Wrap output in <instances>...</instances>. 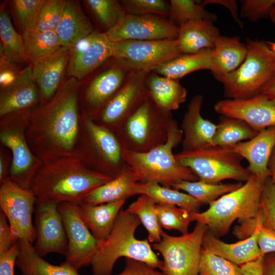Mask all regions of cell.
I'll list each match as a JSON object with an SVG mask.
<instances>
[{
	"label": "cell",
	"mask_w": 275,
	"mask_h": 275,
	"mask_svg": "<svg viewBox=\"0 0 275 275\" xmlns=\"http://www.w3.org/2000/svg\"><path fill=\"white\" fill-rule=\"evenodd\" d=\"M78 83L71 77L28 118L26 136L43 157L54 160L71 156L78 129Z\"/></svg>",
	"instance_id": "6da1fadb"
},
{
	"label": "cell",
	"mask_w": 275,
	"mask_h": 275,
	"mask_svg": "<svg viewBox=\"0 0 275 275\" xmlns=\"http://www.w3.org/2000/svg\"><path fill=\"white\" fill-rule=\"evenodd\" d=\"M112 179L70 156L48 162L36 174L30 188L36 200L79 205L89 193Z\"/></svg>",
	"instance_id": "7a4b0ae2"
},
{
	"label": "cell",
	"mask_w": 275,
	"mask_h": 275,
	"mask_svg": "<svg viewBox=\"0 0 275 275\" xmlns=\"http://www.w3.org/2000/svg\"><path fill=\"white\" fill-rule=\"evenodd\" d=\"M141 224L139 218L126 209L119 213L112 230L100 245L91 265L93 275H112L119 258L125 257L160 269L162 261L153 251L148 239H138L135 232Z\"/></svg>",
	"instance_id": "3957f363"
},
{
	"label": "cell",
	"mask_w": 275,
	"mask_h": 275,
	"mask_svg": "<svg viewBox=\"0 0 275 275\" xmlns=\"http://www.w3.org/2000/svg\"><path fill=\"white\" fill-rule=\"evenodd\" d=\"M182 139V131L174 120L164 144L145 152L123 148V158L139 176L140 182H155L172 188L183 181H198V177L190 169L180 165L173 153V149L181 143Z\"/></svg>",
	"instance_id": "277c9868"
},
{
	"label": "cell",
	"mask_w": 275,
	"mask_h": 275,
	"mask_svg": "<svg viewBox=\"0 0 275 275\" xmlns=\"http://www.w3.org/2000/svg\"><path fill=\"white\" fill-rule=\"evenodd\" d=\"M265 181L252 174L241 187L210 204L202 212H193L194 221L205 225L216 237L226 235L236 219L255 217Z\"/></svg>",
	"instance_id": "5b68a950"
},
{
	"label": "cell",
	"mask_w": 275,
	"mask_h": 275,
	"mask_svg": "<svg viewBox=\"0 0 275 275\" xmlns=\"http://www.w3.org/2000/svg\"><path fill=\"white\" fill-rule=\"evenodd\" d=\"M246 58L234 72L217 79L227 99H245L260 94L275 75V53L263 40L247 38Z\"/></svg>",
	"instance_id": "8992f818"
},
{
	"label": "cell",
	"mask_w": 275,
	"mask_h": 275,
	"mask_svg": "<svg viewBox=\"0 0 275 275\" xmlns=\"http://www.w3.org/2000/svg\"><path fill=\"white\" fill-rule=\"evenodd\" d=\"M174 120L172 112L158 107L149 96L115 135L124 149L147 152L167 142Z\"/></svg>",
	"instance_id": "52a82bcc"
},
{
	"label": "cell",
	"mask_w": 275,
	"mask_h": 275,
	"mask_svg": "<svg viewBox=\"0 0 275 275\" xmlns=\"http://www.w3.org/2000/svg\"><path fill=\"white\" fill-rule=\"evenodd\" d=\"M177 161L190 169L199 180L218 184L226 179L245 182L252 174L241 163L243 158L230 147L212 146L174 154Z\"/></svg>",
	"instance_id": "ba28073f"
},
{
	"label": "cell",
	"mask_w": 275,
	"mask_h": 275,
	"mask_svg": "<svg viewBox=\"0 0 275 275\" xmlns=\"http://www.w3.org/2000/svg\"><path fill=\"white\" fill-rule=\"evenodd\" d=\"M207 229L205 225L197 223L191 233L180 236L162 232L160 241L152 247L162 256L160 270L165 275H199L203 237Z\"/></svg>",
	"instance_id": "9c48e42d"
},
{
	"label": "cell",
	"mask_w": 275,
	"mask_h": 275,
	"mask_svg": "<svg viewBox=\"0 0 275 275\" xmlns=\"http://www.w3.org/2000/svg\"><path fill=\"white\" fill-rule=\"evenodd\" d=\"M36 198L30 188L19 185L9 178L1 182L0 207L6 215L17 240L33 243L36 239L32 215Z\"/></svg>",
	"instance_id": "30bf717a"
},
{
	"label": "cell",
	"mask_w": 275,
	"mask_h": 275,
	"mask_svg": "<svg viewBox=\"0 0 275 275\" xmlns=\"http://www.w3.org/2000/svg\"><path fill=\"white\" fill-rule=\"evenodd\" d=\"M149 71L136 70L131 74L97 117L99 122L97 124L115 135L118 132L129 117L149 97L146 79Z\"/></svg>",
	"instance_id": "8fae6325"
},
{
	"label": "cell",
	"mask_w": 275,
	"mask_h": 275,
	"mask_svg": "<svg viewBox=\"0 0 275 275\" xmlns=\"http://www.w3.org/2000/svg\"><path fill=\"white\" fill-rule=\"evenodd\" d=\"M85 126L90 144L89 166L112 178L116 177L127 165L120 142L113 132L89 118L85 119Z\"/></svg>",
	"instance_id": "7c38bea8"
},
{
	"label": "cell",
	"mask_w": 275,
	"mask_h": 275,
	"mask_svg": "<svg viewBox=\"0 0 275 275\" xmlns=\"http://www.w3.org/2000/svg\"><path fill=\"white\" fill-rule=\"evenodd\" d=\"M58 209L68 239L65 261L78 270L91 264L101 242L93 235L82 219L78 205L60 203Z\"/></svg>",
	"instance_id": "4fadbf2b"
},
{
	"label": "cell",
	"mask_w": 275,
	"mask_h": 275,
	"mask_svg": "<svg viewBox=\"0 0 275 275\" xmlns=\"http://www.w3.org/2000/svg\"><path fill=\"white\" fill-rule=\"evenodd\" d=\"M26 117H11L1 123V142L12 153V162L9 178L22 187L30 188L35 177L36 159L26 143L24 132Z\"/></svg>",
	"instance_id": "5bb4252c"
},
{
	"label": "cell",
	"mask_w": 275,
	"mask_h": 275,
	"mask_svg": "<svg viewBox=\"0 0 275 275\" xmlns=\"http://www.w3.org/2000/svg\"><path fill=\"white\" fill-rule=\"evenodd\" d=\"M181 54L177 39L113 43V57L126 61L136 70L151 71Z\"/></svg>",
	"instance_id": "9a60e30c"
},
{
	"label": "cell",
	"mask_w": 275,
	"mask_h": 275,
	"mask_svg": "<svg viewBox=\"0 0 275 275\" xmlns=\"http://www.w3.org/2000/svg\"><path fill=\"white\" fill-rule=\"evenodd\" d=\"M179 26L170 19L156 15L127 13L113 28L105 33L113 43L125 40L177 39Z\"/></svg>",
	"instance_id": "2e32d148"
},
{
	"label": "cell",
	"mask_w": 275,
	"mask_h": 275,
	"mask_svg": "<svg viewBox=\"0 0 275 275\" xmlns=\"http://www.w3.org/2000/svg\"><path fill=\"white\" fill-rule=\"evenodd\" d=\"M58 204L53 201L36 200L34 248L42 257L52 253L66 256L68 252V239Z\"/></svg>",
	"instance_id": "e0dca14e"
},
{
	"label": "cell",
	"mask_w": 275,
	"mask_h": 275,
	"mask_svg": "<svg viewBox=\"0 0 275 275\" xmlns=\"http://www.w3.org/2000/svg\"><path fill=\"white\" fill-rule=\"evenodd\" d=\"M135 70L126 61L113 57L109 59V64L94 75L85 93L93 116L97 118Z\"/></svg>",
	"instance_id": "ac0fdd59"
},
{
	"label": "cell",
	"mask_w": 275,
	"mask_h": 275,
	"mask_svg": "<svg viewBox=\"0 0 275 275\" xmlns=\"http://www.w3.org/2000/svg\"><path fill=\"white\" fill-rule=\"evenodd\" d=\"M113 43L103 32L95 30L70 50L67 74L82 79L113 57Z\"/></svg>",
	"instance_id": "d6986e66"
},
{
	"label": "cell",
	"mask_w": 275,
	"mask_h": 275,
	"mask_svg": "<svg viewBox=\"0 0 275 275\" xmlns=\"http://www.w3.org/2000/svg\"><path fill=\"white\" fill-rule=\"evenodd\" d=\"M214 109L222 116L244 121L258 132L275 126V102L262 94L245 99L220 100Z\"/></svg>",
	"instance_id": "ffe728a7"
},
{
	"label": "cell",
	"mask_w": 275,
	"mask_h": 275,
	"mask_svg": "<svg viewBox=\"0 0 275 275\" xmlns=\"http://www.w3.org/2000/svg\"><path fill=\"white\" fill-rule=\"evenodd\" d=\"M203 99L202 95H197L187 106L180 126L183 133L182 151H193L215 146L213 139L216 124L201 116Z\"/></svg>",
	"instance_id": "44dd1931"
},
{
	"label": "cell",
	"mask_w": 275,
	"mask_h": 275,
	"mask_svg": "<svg viewBox=\"0 0 275 275\" xmlns=\"http://www.w3.org/2000/svg\"><path fill=\"white\" fill-rule=\"evenodd\" d=\"M275 145V126L259 131L254 137L230 147L249 162L252 174L265 181L269 177L268 163Z\"/></svg>",
	"instance_id": "7402d4cb"
},
{
	"label": "cell",
	"mask_w": 275,
	"mask_h": 275,
	"mask_svg": "<svg viewBox=\"0 0 275 275\" xmlns=\"http://www.w3.org/2000/svg\"><path fill=\"white\" fill-rule=\"evenodd\" d=\"M70 50L61 46L53 52L31 62L34 79L45 98L52 97L59 88L67 69Z\"/></svg>",
	"instance_id": "603a6c76"
},
{
	"label": "cell",
	"mask_w": 275,
	"mask_h": 275,
	"mask_svg": "<svg viewBox=\"0 0 275 275\" xmlns=\"http://www.w3.org/2000/svg\"><path fill=\"white\" fill-rule=\"evenodd\" d=\"M258 226L251 236L228 243L221 240L207 229L203 241V248L239 266L262 256L257 242Z\"/></svg>",
	"instance_id": "cb8c5ba5"
},
{
	"label": "cell",
	"mask_w": 275,
	"mask_h": 275,
	"mask_svg": "<svg viewBox=\"0 0 275 275\" xmlns=\"http://www.w3.org/2000/svg\"><path fill=\"white\" fill-rule=\"evenodd\" d=\"M37 85L31 65L25 67L13 84L1 90L0 116L19 112L35 103L38 96Z\"/></svg>",
	"instance_id": "d4e9b609"
},
{
	"label": "cell",
	"mask_w": 275,
	"mask_h": 275,
	"mask_svg": "<svg viewBox=\"0 0 275 275\" xmlns=\"http://www.w3.org/2000/svg\"><path fill=\"white\" fill-rule=\"evenodd\" d=\"M248 53L245 43L238 36L220 35L212 49L211 73L215 78L228 75L236 70L243 62Z\"/></svg>",
	"instance_id": "484cf974"
},
{
	"label": "cell",
	"mask_w": 275,
	"mask_h": 275,
	"mask_svg": "<svg viewBox=\"0 0 275 275\" xmlns=\"http://www.w3.org/2000/svg\"><path fill=\"white\" fill-rule=\"evenodd\" d=\"M208 20L189 21L179 26L177 38L182 54H191L206 49H213L219 30Z\"/></svg>",
	"instance_id": "4316f807"
},
{
	"label": "cell",
	"mask_w": 275,
	"mask_h": 275,
	"mask_svg": "<svg viewBox=\"0 0 275 275\" xmlns=\"http://www.w3.org/2000/svg\"><path fill=\"white\" fill-rule=\"evenodd\" d=\"M139 182V176L127 165L116 177L89 193L82 203L98 205L127 200L136 195V186Z\"/></svg>",
	"instance_id": "83f0119b"
},
{
	"label": "cell",
	"mask_w": 275,
	"mask_h": 275,
	"mask_svg": "<svg viewBox=\"0 0 275 275\" xmlns=\"http://www.w3.org/2000/svg\"><path fill=\"white\" fill-rule=\"evenodd\" d=\"M126 200L98 205L86 203L78 205L82 219L98 241L103 242L107 238Z\"/></svg>",
	"instance_id": "f1b7e54d"
},
{
	"label": "cell",
	"mask_w": 275,
	"mask_h": 275,
	"mask_svg": "<svg viewBox=\"0 0 275 275\" xmlns=\"http://www.w3.org/2000/svg\"><path fill=\"white\" fill-rule=\"evenodd\" d=\"M95 30L79 3L66 1L62 16L56 30L62 46L71 48Z\"/></svg>",
	"instance_id": "f546056e"
},
{
	"label": "cell",
	"mask_w": 275,
	"mask_h": 275,
	"mask_svg": "<svg viewBox=\"0 0 275 275\" xmlns=\"http://www.w3.org/2000/svg\"><path fill=\"white\" fill-rule=\"evenodd\" d=\"M149 96L161 109L172 112L178 109L187 98L186 89L179 80L149 71L146 76Z\"/></svg>",
	"instance_id": "4dcf8cb0"
},
{
	"label": "cell",
	"mask_w": 275,
	"mask_h": 275,
	"mask_svg": "<svg viewBox=\"0 0 275 275\" xmlns=\"http://www.w3.org/2000/svg\"><path fill=\"white\" fill-rule=\"evenodd\" d=\"M18 243L19 252L16 266L21 275H80L77 269L66 261L59 265L47 262L28 241L19 240Z\"/></svg>",
	"instance_id": "1f68e13d"
},
{
	"label": "cell",
	"mask_w": 275,
	"mask_h": 275,
	"mask_svg": "<svg viewBox=\"0 0 275 275\" xmlns=\"http://www.w3.org/2000/svg\"><path fill=\"white\" fill-rule=\"evenodd\" d=\"M257 225L275 230V185L269 177L264 183L257 216L238 221L233 234L239 240L245 239L251 236Z\"/></svg>",
	"instance_id": "d6a6232c"
},
{
	"label": "cell",
	"mask_w": 275,
	"mask_h": 275,
	"mask_svg": "<svg viewBox=\"0 0 275 275\" xmlns=\"http://www.w3.org/2000/svg\"><path fill=\"white\" fill-rule=\"evenodd\" d=\"M212 49H206L191 54H182L153 68L151 71L179 80L186 75L203 69H212Z\"/></svg>",
	"instance_id": "836d02e7"
},
{
	"label": "cell",
	"mask_w": 275,
	"mask_h": 275,
	"mask_svg": "<svg viewBox=\"0 0 275 275\" xmlns=\"http://www.w3.org/2000/svg\"><path fill=\"white\" fill-rule=\"evenodd\" d=\"M136 194L147 195L157 204L174 205L191 212H199L202 205L187 194L155 182H138Z\"/></svg>",
	"instance_id": "e575fe53"
},
{
	"label": "cell",
	"mask_w": 275,
	"mask_h": 275,
	"mask_svg": "<svg viewBox=\"0 0 275 275\" xmlns=\"http://www.w3.org/2000/svg\"><path fill=\"white\" fill-rule=\"evenodd\" d=\"M1 58L22 65L29 61L25 54L23 39L14 29L3 7L0 9Z\"/></svg>",
	"instance_id": "d590c367"
},
{
	"label": "cell",
	"mask_w": 275,
	"mask_h": 275,
	"mask_svg": "<svg viewBox=\"0 0 275 275\" xmlns=\"http://www.w3.org/2000/svg\"><path fill=\"white\" fill-rule=\"evenodd\" d=\"M258 133L241 119L221 115L216 124L213 142L215 146L230 147L251 139Z\"/></svg>",
	"instance_id": "8d00e7d4"
},
{
	"label": "cell",
	"mask_w": 275,
	"mask_h": 275,
	"mask_svg": "<svg viewBox=\"0 0 275 275\" xmlns=\"http://www.w3.org/2000/svg\"><path fill=\"white\" fill-rule=\"evenodd\" d=\"M241 182L228 184H211L200 180L183 181L172 186V188L187 193L202 204L209 205L222 196L242 185Z\"/></svg>",
	"instance_id": "74e56055"
},
{
	"label": "cell",
	"mask_w": 275,
	"mask_h": 275,
	"mask_svg": "<svg viewBox=\"0 0 275 275\" xmlns=\"http://www.w3.org/2000/svg\"><path fill=\"white\" fill-rule=\"evenodd\" d=\"M156 205L152 198L142 195L126 209L139 218L148 232L147 239L149 242L154 243L160 241L163 232L158 221Z\"/></svg>",
	"instance_id": "f35d334b"
},
{
	"label": "cell",
	"mask_w": 275,
	"mask_h": 275,
	"mask_svg": "<svg viewBox=\"0 0 275 275\" xmlns=\"http://www.w3.org/2000/svg\"><path fill=\"white\" fill-rule=\"evenodd\" d=\"M25 54L29 61L48 55L62 46L56 32L30 30L22 34Z\"/></svg>",
	"instance_id": "ab89813d"
},
{
	"label": "cell",
	"mask_w": 275,
	"mask_h": 275,
	"mask_svg": "<svg viewBox=\"0 0 275 275\" xmlns=\"http://www.w3.org/2000/svg\"><path fill=\"white\" fill-rule=\"evenodd\" d=\"M169 17L178 26L192 21L208 20L214 22L217 19L200 1L193 0H171Z\"/></svg>",
	"instance_id": "60d3db41"
},
{
	"label": "cell",
	"mask_w": 275,
	"mask_h": 275,
	"mask_svg": "<svg viewBox=\"0 0 275 275\" xmlns=\"http://www.w3.org/2000/svg\"><path fill=\"white\" fill-rule=\"evenodd\" d=\"M85 2L105 33L115 27L127 14L120 1L86 0Z\"/></svg>",
	"instance_id": "b9f144b4"
},
{
	"label": "cell",
	"mask_w": 275,
	"mask_h": 275,
	"mask_svg": "<svg viewBox=\"0 0 275 275\" xmlns=\"http://www.w3.org/2000/svg\"><path fill=\"white\" fill-rule=\"evenodd\" d=\"M156 208L161 228L177 230L182 235L188 233V227L194 221L193 212L174 205L156 204Z\"/></svg>",
	"instance_id": "7bdbcfd3"
},
{
	"label": "cell",
	"mask_w": 275,
	"mask_h": 275,
	"mask_svg": "<svg viewBox=\"0 0 275 275\" xmlns=\"http://www.w3.org/2000/svg\"><path fill=\"white\" fill-rule=\"evenodd\" d=\"M199 275H244L241 267L202 248Z\"/></svg>",
	"instance_id": "ee69618b"
},
{
	"label": "cell",
	"mask_w": 275,
	"mask_h": 275,
	"mask_svg": "<svg viewBox=\"0 0 275 275\" xmlns=\"http://www.w3.org/2000/svg\"><path fill=\"white\" fill-rule=\"evenodd\" d=\"M65 2L64 0H44L34 30L55 32L61 19Z\"/></svg>",
	"instance_id": "f6af8a7d"
},
{
	"label": "cell",
	"mask_w": 275,
	"mask_h": 275,
	"mask_svg": "<svg viewBox=\"0 0 275 275\" xmlns=\"http://www.w3.org/2000/svg\"><path fill=\"white\" fill-rule=\"evenodd\" d=\"M44 1V0H13L11 2L22 34L35 29Z\"/></svg>",
	"instance_id": "bcb514c9"
},
{
	"label": "cell",
	"mask_w": 275,
	"mask_h": 275,
	"mask_svg": "<svg viewBox=\"0 0 275 275\" xmlns=\"http://www.w3.org/2000/svg\"><path fill=\"white\" fill-rule=\"evenodd\" d=\"M127 13L135 15H156L169 17L170 2L164 0H123Z\"/></svg>",
	"instance_id": "7dc6e473"
},
{
	"label": "cell",
	"mask_w": 275,
	"mask_h": 275,
	"mask_svg": "<svg viewBox=\"0 0 275 275\" xmlns=\"http://www.w3.org/2000/svg\"><path fill=\"white\" fill-rule=\"evenodd\" d=\"M240 3V16L256 22L268 17L275 0H242Z\"/></svg>",
	"instance_id": "c3c4849f"
},
{
	"label": "cell",
	"mask_w": 275,
	"mask_h": 275,
	"mask_svg": "<svg viewBox=\"0 0 275 275\" xmlns=\"http://www.w3.org/2000/svg\"><path fill=\"white\" fill-rule=\"evenodd\" d=\"M8 59L0 58V87L4 90L13 84L22 73L24 68Z\"/></svg>",
	"instance_id": "681fc988"
},
{
	"label": "cell",
	"mask_w": 275,
	"mask_h": 275,
	"mask_svg": "<svg viewBox=\"0 0 275 275\" xmlns=\"http://www.w3.org/2000/svg\"><path fill=\"white\" fill-rule=\"evenodd\" d=\"M257 225L258 231L257 242L262 256L269 253H274L275 230Z\"/></svg>",
	"instance_id": "f907efd6"
},
{
	"label": "cell",
	"mask_w": 275,
	"mask_h": 275,
	"mask_svg": "<svg viewBox=\"0 0 275 275\" xmlns=\"http://www.w3.org/2000/svg\"><path fill=\"white\" fill-rule=\"evenodd\" d=\"M114 275V274H112ZM115 275H165L143 262L126 258L124 269L120 273Z\"/></svg>",
	"instance_id": "816d5d0a"
},
{
	"label": "cell",
	"mask_w": 275,
	"mask_h": 275,
	"mask_svg": "<svg viewBox=\"0 0 275 275\" xmlns=\"http://www.w3.org/2000/svg\"><path fill=\"white\" fill-rule=\"evenodd\" d=\"M19 252L18 241L9 250L0 254V275H15L14 266Z\"/></svg>",
	"instance_id": "f5cc1de1"
},
{
	"label": "cell",
	"mask_w": 275,
	"mask_h": 275,
	"mask_svg": "<svg viewBox=\"0 0 275 275\" xmlns=\"http://www.w3.org/2000/svg\"><path fill=\"white\" fill-rule=\"evenodd\" d=\"M8 222L6 215L1 211L0 254L9 250L18 241L14 237L11 227Z\"/></svg>",
	"instance_id": "db71d44e"
},
{
	"label": "cell",
	"mask_w": 275,
	"mask_h": 275,
	"mask_svg": "<svg viewBox=\"0 0 275 275\" xmlns=\"http://www.w3.org/2000/svg\"><path fill=\"white\" fill-rule=\"evenodd\" d=\"M201 3L205 6L209 4H215L222 5L227 8L231 12L233 19L239 27H243V22L239 18L238 11V5L236 1L235 0H205L200 1Z\"/></svg>",
	"instance_id": "11a10c76"
},
{
	"label": "cell",
	"mask_w": 275,
	"mask_h": 275,
	"mask_svg": "<svg viewBox=\"0 0 275 275\" xmlns=\"http://www.w3.org/2000/svg\"><path fill=\"white\" fill-rule=\"evenodd\" d=\"M263 257L240 265L244 275H263Z\"/></svg>",
	"instance_id": "9f6ffc18"
},
{
	"label": "cell",
	"mask_w": 275,
	"mask_h": 275,
	"mask_svg": "<svg viewBox=\"0 0 275 275\" xmlns=\"http://www.w3.org/2000/svg\"><path fill=\"white\" fill-rule=\"evenodd\" d=\"M263 275H275V252L263 257Z\"/></svg>",
	"instance_id": "6f0895ef"
},
{
	"label": "cell",
	"mask_w": 275,
	"mask_h": 275,
	"mask_svg": "<svg viewBox=\"0 0 275 275\" xmlns=\"http://www.w3.org/2000/svg\"><path fill=\"white\" fill-rule=\"evenodd\" d=\"M260 94L275 102V75L264 86Z\"/></svg>",
	"instance_id": "680465c9"
},
{
	"label": "cell",
	"mask_w": 275,
	"mask_h": 275,
	"mask_svg": "<svg viewBox=\"0 0 275 275\" xmlns=\"http://www.w3.org/2000/svg\"><path fill=\"white\" fill-rule=\"evenodd\" d=\"M268 169L270 180L275 185V145L268 161Z\"/></svg>",
	"instance_id": "91938a15"
},
{
	"label": "cell",
	"mask_w": 275,
	"mask_h": 275,
	"mask_svg": "<svg viewBox=\"0 0 275 275\" xmlns=\"http://www.w3.org/2000/svg\"><path fill=\"white\" fill-rule=\"evenodd\" d=\"M271 21L275 24V4L272 6L268 16Z\"/></svg>",
	"instance_id": "94428289"
},
{
	"label": "cell",
	"mask_w": 275,
	"mask_h": 275,
	"mask_svg": "<svg viewBox=\"0 0 275 275\" xmlns=\"http://www.w3.org/2000/svg\"><path fill=\"white\" fill-rule=\"evenodd\" d=\"M267 43L270 50L275 53V42H268Z\"/></svg>",
	"instance_id": "6125c7cd"
}]
</instances>
